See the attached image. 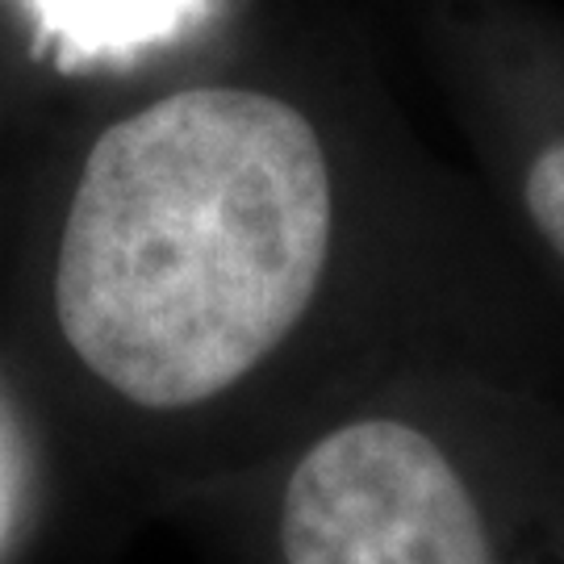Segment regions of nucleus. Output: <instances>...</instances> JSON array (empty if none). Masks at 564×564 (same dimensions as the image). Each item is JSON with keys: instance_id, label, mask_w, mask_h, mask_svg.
Here are the masks:
<instances>
[{"instance_id": "obj_1", "label": "nucleus", "mask_w": 564, "mask_h": 564, "mask_svg": "<svg viewBox=\"0 0 564 564\" xmlns=\"http://www.w3.org/2000/svg\"><path fill=\"white\" fill-rule=\"evenodd\" d=\"M335 247L326 147L260 88H181L105 126L55 256V323L142 414L235 398L314 314Z\"/></svg>"}, {"instance_id": "obj_2", "label": "nucleus", "mask_w": 564, "mask_h": 564, "mask_svg": "<svg viewBox=\"0 0 564 564\" xmlns=\"http://www.w3.org/2000/svg\"><path fill=\"white\" fill-rule=\"evenodd\" d=\"M281 564H498L481 502L426 426L360 414L305 447L281 494Z\"/></svg>"}, {"instance_id": "obj_3", "label": "nucleus", "mask_w": 564, "mask_h": 564, "mask_svg": "<svg viewBox=\"0 0 564 564\" xmlns=\"http://www.w3.org/2000/svg\"><path fill=\"white\" fill-rule=\"evenodd\" d=\"M523 205L535 235L564 263V139L547 142L544 151L531 160L523 181Z\"/></svg>"}]
</instances>
